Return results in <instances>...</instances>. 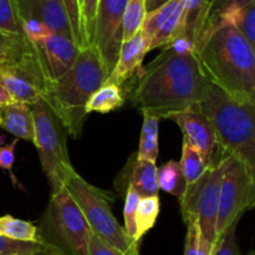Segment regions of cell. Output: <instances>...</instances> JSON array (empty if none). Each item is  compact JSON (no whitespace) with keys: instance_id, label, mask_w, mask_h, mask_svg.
<instances>
[{"instance_id":"cell-20","label":"cell","mask_w":255,"mask_h":255,"mask_svg":"<svg viewBox=\"0 0 255 255\" xmlns=\"http://www.w3.org/2000/svg\"><path fill=\"white\" fill-rule=\"evenodd\" d=\"M0 236L14 239V241L42 244L36 224L15 218L12 216L0 217Z\"/></svg>"},{"instance_id":"cell-31","label":"cell","mask_w":255,"mask_h":255,"mask_svg":"<svg viewBox=\"0 0 255 255\" xmlns=\"http://www.w3.org/2000/svg\"><path fill=\"white\" fill-rule=\"evenodd\" d=\"M142 197L134 191L132 187H127L126 198H125V208H124V218H125V231L128 234L131 239L136 242V213L137 207ZM138 243V242H137Z\"/></svg>"},{"instance_id":"cell-44","label":"cell","mask_w":255,"mask_h":255,"mask_svg":"<svg viewBox=\"0 0 255 255\" xmlns=\"http://www.w3.org/2000/svg\"><path fill=\"white\" fill-rule=\"evenodd\" d=\"M146 1H147V0H146Z\"/></svg>"},{"instance_id":"cell-14","label":"cell","mask_w":255,"mask_h":255,"mask_svg":"<svg viewBox=\"0 0 255 255\" xmlns=\"http://www.w3.org/2000/svg\"><path fill=\"white\" fill-rule=\"evenodd\" d=\"M12 2L20 26L37 22L75 41L71 25L61 0H12Z\"/></svg>"},{"instance_id":"cell-26","label":"cell","mask_w":255,"mask_h":255,"mask_svg":"<svg viewBox=\"0 0 255 255\" xmlns=\"http://www.w3.org/2000/svg\"><path fill=\"white\" fill-rule=\"evenodd\" d=\"M183 176L186 178L187 184H191L201 178L204 172L208 169V166L202 158L201 153L189 143L187 139L183 138V146H182V157L179 162Z\"/></svg>"},{"instance_id":"cell-33","label":"cell","mask_w":255,"mask_h":255,"mask_svg":"<svg viewBox=\"0 0 255 255\" xmlns=\"http://www.w3.org/2000/svg\"><path fill=\"white\" fill-rule=\"evenodd\" d=\"M239 221L232 223L218 238L214 246L213 255H242L237 243V227Z\"/></svg>"},{"instance_id":"cell-38","label":"cell","mask_w":255,"mask_h":255,"mask_svg":"<svg viewBox=\"0 0 255 255\" xmlns=\"http://www.w3.org/2000/svg\"><path fill=\"white\" fill-rule=\"evenodd\" d=\"M11 102H14L12 97L10 96V95L6 92V90H5L4 87L0 85V106H4V105H7V104H11Z\"/></svg>"},{"instance_id":"cell-25","label":"cell","mask_w":255,"mask_h":255,"mask_svg":"<svg viewBox=\"0 0 255 255\" xmlns=\"http://www.w3.org/2000/svg\"><path fill=\"white\" fill-rule=\"evenodd\" d=\"M182 0H169L166 4H163L162 6L157 7V9L148 11L144 16L143 25L141 27V34L143 36L144 42L147 45V49L149 51V44H151L152 39L156 35V32L158 31L162 27V25L166 22V20L171 16L172 12L177 9V6L179 5Z\"/></svg>"},{"instance_id":"cell-15","label":"cell","mask_w":255,"mask_h":255,"mask_svg":"<svg viewBox=\"0 0 255 255\" xmlns=\"http://www.w3.org/2000/svg\"><path fill=\"white\" fill-rule=\"evenodd\" d=\"M148 52L141 31L127 41H124L120 49L119 59L106 82L124 86L141 70L142 61Z\"/></svg>"},{"instance_id":"cell-28","label":"cell","mask_w":255,"mask_h":255,"mask_svg":"<svg viewBox=\"0 0 255 255\" xmlns=\"http://www.w3.org/2000/svg\"><path fill=\"white\" fill-rule=\"evenodd\" d=\"M224 22H233L238 27L255 55V0L236 12L228 21Z\"/></svg>"},{"instance_id":"cell-19","label":"cell","mask_w":255,"mask_h":255,"mask_svg":"<svg viewBox=\"0 0 255 255\" xmlns=\"http://www.w3.org/2000/svg\"><path fill=\"white\" fill-rule=\"evenodd\" d=\"M143 114V125H142L141 139H139L138 152L136 157L141 161L156 162L158 157V133H159V117L148 112Z\"/></svg>"},{"instance_id":"cell-9","label":"cell","mask_w":255,"mask_h":255,"mask_svg":"<svg viewBox=\"0 0 255 255\" xmlns=\"http://www.w3.org/2000/svg\"><path fill=\"white\" fill-rule=\"evenodd\" d=\"M251 209H255V176L246 164L227 156L217 218V241L232 223L241 221Z\"/></svg>"},{"instance_id":"cell-6","label":"cell","mask_w":255,"mask_h":255,"mask_svg":"<svg viewBox=\"0 0 255 255\" xmlns=\"http://www.w3.org/2000/svg\"><path fill=\"white\" fill-rule=\"evenodd\" d=\"M66 189L84 213L92 233L127 255H139V243L128 237L112 213L115 196L92 186L79 173L67 181Z\"/></svg>"},{"instance_id":"cell-36","label":"cell","mask_w":255,"mask_h":255,"mask_svg":"<svg viewBox=\"0 0 255 255\" xmlns=\"http://www.w3.org/2000/svg\"><path fill=\"white\" fill-rule=\"evenodd\" d=\"M17 142H19V139L15 138L12 139L10 143L0 146V168L9 172L12 183H14L15 186L19 184L17 183L16 178H15L14 173H12V166H14L15 162V147H16Z\"/></svg>"},{"instance_id":"cell-17","label":"cell","mask_w":255,"mask_h":255,"mask_svg":"<svg viewBox=\"0 0 255 255\" xmlns=\"http://www.w3.org/2000/svg\"><path fill=\"white\" fill-rule=\"evenodd\" d=\"M128 168L131 169L127 187H132L141 197L158 196L159 187L157 182L156 162L141 161L136 157Z\"/></svg>"},{"instance_id":"cell-37","label":"cell","mask_w":255,"mask_h":255,"mask_svg":"<svg viewBox=\"0 0 255 255\" xmlns=\"http://www.w3.org/2000/svg\"><path fill=\"white\" fill-rule=\"evenodd\" d=\"M87 255H127L122 253L121 251L116 249L115 247L110 246L100 237L92 233L90 238L89 248H87Z\"/></svg>"},{"instance_id":"cell-23","label":"cell","mask_w":255,"mask_h":255,"mask_svg":"<svg viewBox=\"0 0 255 255\" xmlns=\"http://www.w3.org/2000/svg\"><path fill=\"white\" fill-rule=\"evenodd\" d=\"M159 211L161 202L158 196L142 197L136 213V242L139 243L144 234L153 228L159 216Z\"/></svg>"},{"instance_id":"cell-8","label":"cell","mask_w":255,"mask_h":255,"mask_svg":"<svg viewBox=\"0 0 255 255\" xmlns=\"http://www.w3.org/2000/svg\"><path fill=\"white\" fill-rule=\"evenodd\" d=\"M226 157L208 167L201 178L187 184L183 196L178 198L184 223L197 222L202 236L213 246L217 243V218Z\"/></svg>"},{"instance_id":"cell-11","label":"cell","mask_w":255,"mask_h":255,"mask_svg":"<svg viewBox=\"0 0 255 255\" xmlns=\"http://www.w3.org/2000/svg\"><path fill=\"white\" fill-rule=\"evenodd\" d=\"M128 0H99L94 46L99 50L107 74H111L122 45V19Z\"/></svg>"},{"instance_id":"cell-30","label":"cell","mask_w":255,"mask_h":255,"mask_svg":"<svg viewBox=\"0 0 255 255\" xmlns=\"http://www.w3.org/2000/svg\"><path fill=\"white\" fill-rule=\"evenodd\" d=\"M61 2L67 17H69L75 41L79 45L80 49H85V47H87V42L86 37H85L84 25H82L81 2H80V0H61Z\"/></svg>"},{"instance_id":"cell-27","label":"cell","mask_w":255,"mask_h":255,"mask_svg":"<svg viewBox=\"0 0 255 255\" xmlns=\"http://www.w3.org/2000/svg\"><path fill=\"white\" fill-rule=\"evenodd\" d=\"M147 14L146 0H128L122 19V42L141 31Z\"/></svg>"},{"instance_id":"cell-40","label":"cell","mask_w":255,"mask_h":255,"mask_svg":"<svg viewBox=\"0 0 255 255\" xmlns=\"http://www.w3.org/2000/svg\"><path fill=\"white\" fill-rule=\"evenodd\" d=\"M32 255H62L61 253H59L57 251H55V249L50 248V247L45 246V248L42 249V251L37 252V253L32 254Z\"/></svg>"},{"instance_id":"cell-13","label":"cell","mask_w":255,"mask_h":255,"mask_svg":"<svg viewBox=\"0 0 255 255\" xmlns=\"http://www.w3.org/2000/svg\"><path fill=\"white\" fill-rule=\"evenodd\" d=\"M167 120H172L181 127L183 138L201 153L208 167L214 166L226 157L219 152L216 132L211 121L197 109V106L171 114Z\"/></svg>"},{"instance_id":"cell-3","label":"cell","mask_w":255,"mask_h":255,"mask_svg":"<svg viewBox=\"0 0 255 255\" xmlns=\"http://www.w3.org/2000/svg\"><path fill=\"white\" fill-rule=\"evenodd\" d=\"M107 77L99 50L90 45L81 49L75 64L64 76L46 82L44 101L74 139L81 137L90 97L106 82Z\"/></svg>"},{"instance_id":"cell-22","label":"cell","mask_w":255,"mask_h":255,"mask_svg":"<svg viewBox=\"0 0 255 255\" xmlns=\"http://www.w3.org/2000/svg\"><path fill=\"white\" fill-rule=\"evenodd\" d=\"M157 182L162 191L181 198L186 191L187 182L179 162L168 161L157 168Z\"/></svg>"},{"instance_id":"cell-2","label":"cell","mask_w":255,"mask_h":255,"mask_svg":"<svg viewBox=\"0 0 255 255\" xmlns=\"http://www.w3.org/2000/svg\"><path fill=\"white\" fill-rule=\"evenodd\" d=\"M196 52L211 84L236 100H255V55L233 22L204 32Z\"/></svg>"},{"instance_id":"cell-32","label":"cell","mask_w":255,"mask_h":255,"mask_svg":"<svg viewBox=\"0 0 255 255\" xmlns=\"http://www.w3.org/2000/svg\"><path fill=\"white\" fill-rule=\"evenodd\" d=\"M45 244L20 242L0 236V255H32L42 251Z\"/></svg>"},{"instance_id":"cell-43","label":"cell","mask_w":255,"mask_h":255,"mask_svg":"<svg viewBox=\"0 0 255 255\" xmlns=\"http://www.w3.org/2000/svg\"><path fill=\"white\" fill-rule=\"evenodd\" d=\"M80 2H81V0H80Z\"/></svg>"},{"instance_id":"cell-24","label":"cell","mask_w":255,"mask_h":255,"mask_svg":"<svg viewBox=\"0 0 255 255\" xmlns=\"http://www.w3.org/2000/svg\"><path fill=\"white\" fill-rule=\"evenodd\" d=\"M252 1L253 0H211L208 16H207L202 35L212 30L221 22L228 21L236 12H238Z\"/></svg>"},{"instance_id":"cell-29","label":"cell","mask_w":255,"mask_h":255,"mask_svg":"<svg viewBox=\"0 0 255 255\" xmlns=\"http://www.w3.org/2000/svg\"><path fill=\"white\" fill-rule=\"evenodd\" d=\"M214 246L201 233L197 222L187 224L184 255H213Z\"/></svg>"},{"instance_id":"cell-4","label":"cell","mask_w":255,"mask_h":255,"mask_svg":"<svg viewBox=\"0 0 255 255\" xmlns=\"http://www.w3.org/2000/svg\"><path fill=\"white\" fill-rule=\"evenodd\" d=\"M197 109L211 121L219 152L255 176V100H236L211 84Z\"/></svg>"},{"instance_id":"cell-10","label":"cell","mask_w":255,"mask_h":255,"mask_svg":"<svg viewBox=\"0 0 255 255\" xmlns=\"http://www.w3.org/2000/svg\"><path fill=\"white\" fill-rule=\"evenodd\" d=\"M46 80L34 49L11 64L0 65V85L14 101L32 105L44 100Z\"/></svg>"},{"instance_id":"cell-21","label":"cell","mask_w":255,"mask_h":255,"mask_svg":"<svg viewBox=\"0 0 255 255\" xmlns=\"http://www.w3.org/2000/svg\"><path fill=\"white\" fill-rule=\"evenodd\" d=\"M31 51V42L24 34H14L0 30V65L17 61Z\"/></svg>"},{"instance_id":"cell-18","label":"cell","mask_w":255,"mask_h":255,"mask_svg":"<svg viewBox=\"0 0 255 255\" xmlns=\"http://www.w3.org/2000/svg\"><path fill=\"white\" fill-rule=\"evenodd\" d=\"M124 89L119 85L105 82L97 91L94 92L86 105L87 115L91 112L110 114L121 109L125 105Z\"/></svg>"},{"instance_id":"cell-39","label":"cell","mask_w":255,"mask_h":255,"mask_svg":"<svg viewBox=\"0 0 255 255\" xmlns=\"http://www.w3.org/2000/svg\"><path fill=\"white\" fill-rule=\"evenodd\" d=\"M169 0H147L146 1V10L147 12L152 11V10L157 9V7L162 6L163 4H166Z\"/></svg>"},{"instance_id":"cell-5","label":"cell","mask_w":255,"mask_h":255,"mask_svg":"<svg viewBox=\"0 0 255 255\" xmlns=\"http://www.w3.org/2000/svg\"><path fill=\"white\" fill-rule=\"evenodd\" d=\"M37 228L42 244L62 255H87L92 231L66 187L51 194Z\"/></svg>"},{"instance_id":"cell-34","label":"cell","mask_w":255,"mask_h":255,"mask_svg":"<svg viewBox=\"0 0 255 255\" xmlns=\"http://www.w3.org/2000/svg\"><path fill=\"white\" fill-rule=\"evenodd\" d=\"M97 5H99V0H81L82 25H84V32L85 37H86L87 46L94 45Z\"/></svg>"},{"instance_id":"cell-7","label":"cell","mask_w":255,"mask_h":255,"mask_svg":"<svg viewBox=\"0 0 255 255\" xmlns=\"http://www.w3.org/2000/svg\"><path fill=\"white\" fill-rule=\"evenodd\" d=\"M34 115L35 142L42 171L49 181L51 194L65 188L67 181L76 173L70 161L65 128L49 105L41 100L30 105Z\"/></svg>"},{"instance_id":"cell-35","label":"cell","mask_w":255,"mask_h":255,"mask_svg":"<svg viewBox=\"0 0 255 255\" xmlns=\"http://www.w3.org/2000/svg\"><path fill=\"white\" fill-rule=\"evenodd\" d=\"M0 30L22 34L12 0H0Z\"/></svg>"},{"instance_id":"cell-12","label":"cell","mask_w":255,"mask_h":255,"mask_svg":"<svg viewBox=\"0 0 255 255\" xmlns=\"http://www.w3.org/2000/svg\"><path fill=\"white\" fill-rule=\"evenodd\" d=\"M30 42L47 82L56 81L64 76L81 51L74 40L54 31L46 32Z\"/></svg>"},{"instance_id":"cell-1","label":"cell","mask_w":255,"mask_h":255,"mask_svg":"<svg viewBox=\"0 0 255 255\" xmlns=\"http://www.w3.org/2000/svg\"><path fill=\"white\" fill-rule=\"evenodd\" d=\"M211 85L196 51L181 52L171 46L141 67L134 85V106L159 119L196 107Z\"/></svg>"},{"instance_id":"cell-16","label":"cell","mask_w":255,"mask_h":255,"mask_svg":"<svg viewBox=\"0 0 255 255\" xmlns=\"http://www.w3.org/2000/svg\"><path fill=\"white\" fill-rule=\"evenodd\" d=\"M0 127L17 139L35 142L34 115L30 105L17 101L4 105L0 115Z\"/></svg>"},{"instance_id":"cell-42","label":"cell","mask_w":255,"mask_h":255,"mask_svg":"<svg viewBox=\"0 0 255 255\" xmlns=\"http://www.w3.org/2000/svg\"><path fill=\"white\" fill-rule=\"evenodd\" d=\"M1 109H2V106H0V115H1Z\"/></svg>"},{"instance_id":"cell-41","label":"cell","mask_w":255,"mask_h":255,"mask_svg":"<svg viewBox=\"0 0 255 255\" xmlns=\"http://www.w3.org/2000/svg\"><path fill=\"white\" fill-rule=\"evenodd\" d=\"M247 255H255V251H253V252H249V253L247 254Z\"/></svg>"}]
</instances>
